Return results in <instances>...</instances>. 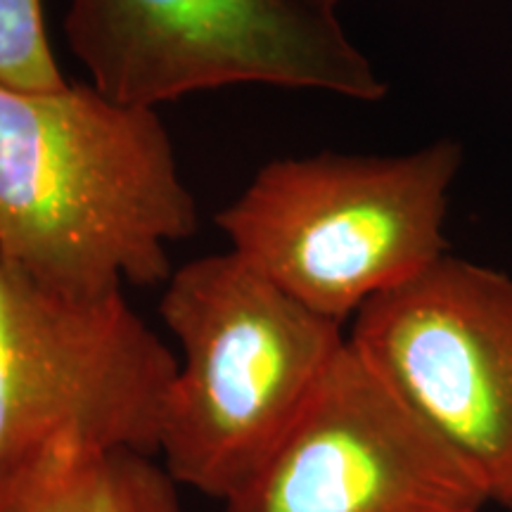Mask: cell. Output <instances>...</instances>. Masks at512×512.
Returning a JSON list of instances; mask_svg holds the SVG:
<instances>
[{
  "label": "cell",
  "instance_id": "52a82bcc",
  "mask_svg": "<svg viewBox=\"0 0 512 512\" xmlns=\"http://www.w3.org/2000/svg\"><path fill=\"white\" fill-rule=\"evenodd\" d=\"M491 498L349 339L226 512H479Z\"/></svg>",
  "mask_w": 512,
  "mask_h": 512
},
{
  "label": "cell",
  "instance_id": "5b68a950",
  "mask_svg": "<svg viewBox=\"0 0 512 512\" xmlns=\"http://www.w3.org/2000/svg\"><path fill=\"white\" fill-rule=\"evenodd\" d=\"M176 366L124 294L62 297L0 254V484L60 444L157 456Z\"/></svg>",
  "mask_w": 512,
  "mask_h": 512
},
{
  "label": "cell",
  "instance_id": "7a4b0ae2",
  "mask_svg": "<svg viewBox=\"0 0 512 512\" xmlns=\"http://www.w3.org/2000/svg\"><path fill=\"white\" fill-rule=\"evenodd\" d=\"M159 316L181 347L157 456L176 484L226 501L266 463L347 335L235 252L174 271Z\"/></svg>",
  "mask_w": 512,
  "mask_h": 512
},
{
  "label": "cell",
  "instance_id": "3957f363",
  "mask_svg": "<svg viewBox=\"0 0 512 512\" xmlns=\"http://www.w3.org/2000/svg\"><path fill=\"white\" fill-rule=\"evenodd\" d=\"M463 150L268 162L216 214L230 252L306 309L342 325L446 254L448 190Z\"/></svg>",
  "mask_w": 512,
  "mask_h": 512
},
{
  "label": "cell",
  "instance_id": "8fae6325",
  "mask_svg": "<svg viewBox=\"0 0 512 512\" xmlns=\"http://www.w3.org/2000/svg\"><path fill=\"white\" fill-rule=\"evenodd\" d=\"M508 512H512V505H510V508H508Z\"/></svg>",
  "mask_w": 512,
  "mask_h": 512
},
{
  "label": "cell",
  "instance_id": "ba28073f",
  "mask_svg": "<svg viewBox=\"0 0 512 512\" xmlns=\"http://www.w3.org/2000/svg\"><path fill=\"white\" fill-rule=\"evenodd\" d=\"M176 486L150 453L60 444L0 484V512H181Z\"/></svg>",
  "mask_w": 512,
  "mask_h": 512
},
{
  "label": "cell",
  "instance_id": "30bf717a",
  "mask_svg": "<svg viewBox=\"0 0 512 512\" xmlns=\"http://www.w3.org/2000/svg\"><path fill=\"white\" fill-rule=\"evenodd\" d=\"M320 3L330 5V8H337V3H339V0H320Z\"/></svg>",
  "mask_w": 512,
  "mask_h": 512
},
{
  "label": "cell",
  "instance_id": "9c48e42d",
  "mask_svg": "<svg viewBox=\"0 0 512 512\" xmlns=\"http://www.w3.org/2000/svg\"><path fill=\"white\" fill-rule=\"evenodd\" d=\"M64 83L48 41L43 0H0V86L55 91Z\"/></svg>",
  "mask_w": 512,
  "mask_h": 512
},
{
  "label": "cell",
  "instance_id": "6da1fadb",
  "mask_svg": "<svg viewBox=\"0 0 512 512\" xmlns=\"http://www.w3.org/2000/svg\"><path fill=\"white\" fill-rule=\"evenodd\" d=\"M197 223L157 110L91 83L0 86V254L36 285L79 302L166 285Z\"/></svg>",
  "mask_w": 512,
  "mask_h": 512
},
{
  "label": "cell",
  "instance_id": "277c9868",
  "mask_svg": "<svg viewBox=\"0 0 512 512\" xmlns=\"http://www.w3.org/2000/svg\"><path fill=\"white\" fill-rule=\"evenodd\" d=\"M64 36L91 86L145 110L238 83L366 102L387 93L320 0H69Z\"/></svg>",
  "mask_w": 512,
  "mask_h": 512
},
{
  "label": "cell",
  "instance_id": "8992f818",
  "mask_svg": "<svg viewBox=\"0 0 512 512\" xmlns=\"http://www.w3.org/2000/svg\"><path fill=\"white\" fill-rule=\"evenodd\" d=\"M396 399L512 505V278L444 254L370 299L347 337Z\"/></svg>",
  "mask_w": 512,
  "mask_h": 512
}]
</instances>
